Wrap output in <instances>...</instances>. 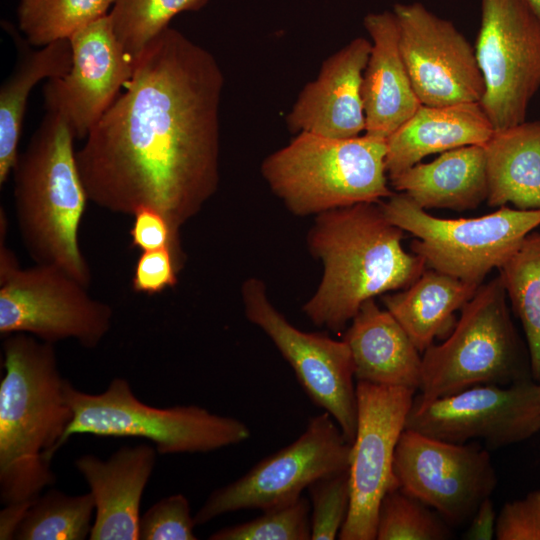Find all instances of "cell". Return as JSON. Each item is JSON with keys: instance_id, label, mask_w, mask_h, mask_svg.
Masks as SVG:
<instances>
[{"instance_id": "6da1fadb", "label": "cell", "mask_w": 540, "mask_h": 540, "mask_svg": "<svg viewBox=\"0 0 540 540\" xmlns=\"http://www.w3.org/2000/svg\"><path fill=\"white\" fill-rule=\"evenodd\" d=\"M223 86L212 53L162 31L76 151L88 200L122 215L154 208L180 232L219 185Z\"/></svg>"}, {"instance_id": "7a4b0ae2", "label": "cell", "mask_w": 540, "mask_h": 540, "mask_svg": "<svg viewBox=\"0 0 540 540\" xmlns=\"http://www.w3.org/2000/svg\"><path fill=\"white\" fill-rule=\"evenodd\" d=\"M0 382V499L34 501L56 482L51 468L73 412L54 344L26 333L4 337Z\"/></svg>"}, {"instance_id": "3957f363", "label": "cell", "mask_w": 540, "mask_h": 540, "mask_svg": "<svg viewBox=\"0 0 540 540\" xmlns=\"http://www.w3.org/2000/svg\"><path fill=\"white\" fill-rule=\"evenodd\" d=\"M404 231L379 203H358L318 214L308 246L323 263L317 291L303 312L317 326L341 331L375 296L404 289L426 269L402 245Z\"/></svg>"}, {"instance_id": "277c9868", "label": "cell", "mask_w": 540, "mask_h": 540, "mask_svg": "<svg viewBox=\"0 0 540 540\" xmlns=\"http://www.w3.org/2000/svg\"><path fill=\"white\" fill-rule=\"evenodd\" d=\"M75 135L56 110L46 113L12 169L18 231L36 264L56 266L85 287L92 272L79 244L88 196L73 147Z\"/></svg>"}, {"instance_id": "5b68a950", "label": "cell", "mask_w": 540, "mask_h": 540, "mask_svg": "<svg viewBox=\"0 0 540 540\" xmlns=\"http://www.w3.org/2000/svg\"><path fill=\"white\" fill-rule=\"evenodd\" d=\"M386 152V139L366 133L338 139L300 132L263 160L261 173L291 213L318 215L390 197Z\"/></svg>"}, {"instance_id": "8992f818", "label": "cell", "mask_w": 540, "mask_h": 540, "mask_svg": "<svg viewBox=\"0 0 540 540\" xmlns=\"http://www.w3.org/2000/svg\"><path fill=\"white\" fill-rule=\"evenodd\" d=\"M65 395L73 418L62 445L73 435L90 434L142 438L162 455L206 453L241 443L251 434L244 422L197 405H147L121 377L99 394L81 391L66 379Z\"/></svg>"}, {"instance_id": "52a82bcc", "label": "cell", "mask_w": 540, "mask_h": 540, "mask_svg": "<svg viewBox=\"0 0 540 540\" xmlns=\"http://www.w3.org/2000/svg\"><path fill=\"white\" fill-rule=\"evenodd\" d=\"M506 292L496 277L481 284L461 308L448 338L422 354V399H434L481 384L509 385L531 379L506 304ZM533 379V378H532Z\"/></svg>"}, {"instance_id": "ba28073f", "label": "cell", "mask_w": 540, "mask_h": 540, "mask_svg": "<svg viewBox=\"0 0 540 540\" xmlns=\"http://www.w3.org/2000/svg\"><path fill=\"white\" fill-rule=\"evenodd\" d=\"M7 225L0 224L1 336L26 333L51 344L73 339L97 347L112 326L110 305L56 266L22 268L6 245Z\"/></svg>"}, {"instance_id": "9c48e42d", "label": "cell", "mask_w": 540, "mask_h": 540, "mask_svg": "<svg viewBox=\"0 0 540 540\" xmlns=\"http://www.w3.org/2000/svg\"><path fill=\"white\" fill-rule=\"evenodd\" d=\"M386 218L416 237L413 253L431 269L481 285L540 226V209L505 206L474 218H440L429 214L402 192L379 202Z\"/></svg>"}, {"instance_id": "30bf717a", "label": "cell", "mask_w": 540, "mask_h": 540, "mask_svg": "<svg viewBox=\"0 0 540 540\" xmlns=\"http://www.w3.org/2000/svg\"><path fill=\"white\" fill-rule=\"evenodd\" d=\"M350 452L351 443L329 413L313 416L294 442L214 490L194 515L196 525L243 509L262 511L293 501L318 478L347 470Z\"/></svg>"}, {"instance_id": "8fae6325", "label": "cell", "mask_w": 540, "mask_h": 540, "mask_svg": "<svg viewBox=\"0 0 540 540\" xmlns=\"http://www.w3.org/2000/svg\"><path fill=\"white\" fill-rule=\"evenodd\" d=\"M485 92L479 102L494 130L526 121L540 90V21L523 0H481L475 44Z\"/></svg>"}, {"instance_id": "7c38bea8", "label": "cell", "mask_w": 540, "mask_h": 540, "mask_svg": "<svg viewBox=\"0 0 540 540\" xmlns=\"http://www.w3.org/2000/svg\"><path fill=\"white\" fill-rule=\"evenodd\" d=\"M405 428L453 443L483 440L490 449L521 442L540 431V382L481 384L429 400L415 394Z\"/></svg>"}, {"instance_id": "4fadbf2b", "label": "cell", "mask_w": 540, "mask_h": 540, "mask_svg": "<svg viewBox=\"0 0 540 540\" xmlns=\"http://www.w3.org/2000/svg\"><path fill=\"white\" fill-rule=\"evenodd\" d=\"M393 473L401 491L451 526L470 521L497 484L489 452L476 441L447 442L406 428L396 446Z\"/></svg>"}, {"instance_id": "5bb4252c", "label": "cell", "mask_w": 540, "mask_h": 540, "mask_svg": "<svg viewBox=\"0 0 540 540\" xmlns=\"http://www.w3.org/2000/svg\"><path fill=\"white\" fill-rule=\"evenodd\" d=\"M415 393L403 387L357 382V428L348 468L350 506L339 539H376L381 500L398 488L394 455Z\"/></svg>"}, {"instance_id": "9a60e30c", "label": "cell", "mask_w": 540, "mask_h": 540, "mask_svg": "<svg viewBox=\"0 0 540 540\" xmlns=\"http://www.w3.org/2000/svg\"><path fill=\"white\" fill-rule=\"evenodd\" d=\"M247 319L262 329L290 364L310 400L329 413L352 443L357 428L354 365L348 345L293 326L270 302L262 280L241 288Z\"/></svg>"}, {"instance_id": "2e32d148", "label": "cell", "mask_w": 540, "mask_h": 540, "mask_svg": "<svg viewBox=\"0 0 540 540\" xmlns=\"http://www.w3.org/2000/svg\"><path fill=\"white\" fill-rule=\"evenodd\" d=\"M399 48L422 105L480 102L484 80L475 48L452 22L419 2L393 7Z\"/></svg>"}, {"instance_id": "e0dca14e", "label": "cell", "mask_w": 540, "mask_h": 540, "mask_svg": "<svg viewBox=\"0 0 540 540\" xmlns=\"http://www.w3.org/2000/svg\"><path fill=\"white\" fill-rule=\"evenodd\" d=\"M69 40L72 66L63 77L47 81L45 108L58 111L75 138L83 139L131 78L134 62L117 40L108 14Z\"/></svg>"}, {"instance_id": "ac0fdd59", "label": "cell", "mask_w": 540, "mask_h": 540, "mask_svg": "<svg viewBox=\"0 0 540 540\" xmlns=\"http://www.w3.org/2000/svg\"><path fill=\"white\" fill-rule=\"evenodd\" d=\"M371 46L368 39L356 37L323 62L287 115L291 132L345 139L365 131L361 87Z\"/></svg>"}, {"instance_id": "d6986e66", "label": "cell", "mask_w": 540, "mask_h": 540, "mask_svg": "<svg viewBox=\"0 0 540 540\" xmlns=\"http://www.w3.org/2000/svg\"><path fill=\"white\" fill-rule=\"evenodd\" d=\"M154 446L124 445L107 460L84 454L75 468L89 486L95 503L91 540H139L143 492L157 460Z\"/></svg>"}, {"instance_id": "ffe728a7", "label": "cell", "mask_w": 540, "mask_h": 540, "mask_svg": "<svg viewBox=\"0 0 540 540\" xmlns=\"http://www.w3.org/2000/svg\"><path fill=\"white\" fill-rule=\"evenodd\" d=\"M363 24L372 44L361 87L365 133L387 139L422 104L400 52L393 11L369 13Z\"/></svg>"}, {"instance_id": "44dd1931", "label": "cell", "mask_w": 540, "mask_h": 540, "mask_svg": "<svg viewBox=\"0 0 540 540\" xmlns=\"http://www.w3.org/2000/svg\"><path fill=\"white\" fill-rule=\"evenodd\" d=\"M343 340L357 382L419 390L422 356L400 323L374 299L361 305Z\"/></svg>"}, {"instance_id": "7402d4cb", "label": "cell", "mask_w": 540, "mask_h": 540, "mask_svg": "<svg viewBox=\"0 0 540 540\" xmlns=\"http://www.w3.org/2000/svg\"><path fill=\"white\" fill-rule=\"evenodd\" d=\"M494 127L479 102L421 105L386 139L385 165L394 176L423 158L462 146H483Z\"/></svg>"}, {"instance_id": "603a6c76", "label": "cell", "mask_w": 540, "mask_h": 540, "mask_svg": "<svg viewBox=\"0 0 540 540\" xmlns=\"http://www.w3.org/2000/svg\"><path fill=\"white\" fill-rule=\"evenodd\" d=\"M392 187L421 208L474 209L487 199L485 152L481 145L458 147L428 163L389 177Z\"/></svg>"}, {"instance_id": "cb8c5ba5", "label": "cell", "mask_w": 540, "mask_h": 540, "mask_svg": "<svg viewBox=\"0 0 540 540\" xmlns=\"http://www.w3.org/2000/svg\"><path fill=\"white\" fill-rule=\"evenodd\" d=\"M483 148L487 204L540 209V121L495 130Z\"/></svg>"}, {"instance_id": "d4e9b609", "label": "cell", "mask_w": 540, "mask_h": 540, "mask_svg": "<svg viewBox=\"0 0 540 540\" xmlns=\"http://www.w3.org/2000/svg\"><path fill=\"white\" fill-rule=\"evenodd\" d=\"M18 60L0 88V186L6 183L20 153L19 142L28 97L43 79L66 75L72 66L69 39L30 50L19 37Z\"/></svg>"}, {"instance_id": "484cf974", "label": "cell", "mask_w": 540, "mask_h": 540, "mask_svg": "<svg viewBox=\"0 0 540 540\" xmlns=\"http://www.w3.org/2000/svg\"><path fill=\"white\" fill-rule=\"evenodd\" d=\"M479 286L430 268L408 287L386 293L382 301L423 353L451 327L453 314L461 310Z\"/></svg>"}, {"instance_id": "4316f807", "label": "cell", "mask_w": 540, "mask_h": 540, "mask_svg": "<svg viewBox=\"0 0 540 540\" xmlns=\"http://www.w3.org/2000/svg\"><path fill=\"white\" fill-rule=\"evenodd\" d=\"M498 270L523 327L532 378L540 382V233H529Z\"/></svg>"}, {"instance_id": "83f0119b", "label": "cell", "mask_w": 540, "mask_h": 540, "mask_svg": "<svg viewBox=\"0 0 540 540\" xmlns=\"http://www.w3.org/2000/svg\"><path fill=\"white\" fill-rule=\"evenodd\" d=\"M94 513L90 492L68 495L51 488L32 502L15 539L84 540L90 535Z\"/></svg>"}, {"instance_id": "f1b7e54d", "label": "cell", "mask_w": 540, "mask_h": 540, "mask_svg": "<svg viewBox=\"0 0 540 540\" xmlns=\"http://www.w3.org/2000/svg\"><path fill=\"white\" fill-rule=\"evenodd\" d=\"M111 5L112 0H20L18 27L29 44L43 47L69 39L107 15Z\"/></svg>"}, {"instance_id": "f546056e", "label": "cell", "mask_w": 540, "mask_h": 540, "mask_svg": "<svg viewBox=\"0 0 540 540\" xmlns=\"http://www.w3.org/2000/svg\"><path fill=\"white\" fill-rule=\"evenodd\" d=\"M210 0H112L109 18L114 34L133 62L170 21L198 11Z\"/></svg>"}, {"instance_id": "4dcf8cb0", "label": "cell", "mask_w": 540, "mask_h": 540, "mask_svg": "<svg viewBox=\"0 0 540 540\" xmlns=\"http://www.w3.org/2000/svg\"><path fill=\"white\" fill-rule=\"evenodd\" d=\"M451 535L449 524L436 511L399 488L381 500L377 540H445Z\"/></svg>"}, {"instance_id": "1f68e13d", "label": "cell", "mask_w": 540, "mask_h": 540, "mask_svg": "<svg viewBox=\"0 0 540 540\" xmlns=\"http://www.w3.org/2000/svg\"><path fill=\"white\" fill-rule=\"evenodd\" d=\"M311 505L302 495L290 502L262 510L247 522L224 527L210 540H308L311 539Z\"/></svg>"}, {"instance_id": "d6a6232c", "label": "cell", "mask_w": 540, "mask_h": 540, "mask_svg": "<svg viewBox=\"0 0 540 540\" xmlns=\"http://www.w3.org/2000/svg\"><path fill=\"white\" fill-rule=\"evenodd\" d=\"M307 489L311 502V539H336L350 506L348 469L322 476Z\"/></svg>"}, {"instance_id": "836d02e7", "label": "cell", "mask_w": 540, "mask_h": 540, "mask_svg": "<svg viewBox=\"0 0 540 540\" xmlns=\"http://www.w3.org/2000/svg\"><path fill=\"white\" fill-rule=\"evenodd\" d=\"M196 526L188 499L173 494L153 504L138 524L139 540H196Z\"/></svg>"}, {"instance_id": "e575fe53", "label": "cell", "mask_w": 540, "mask_h": 540, "mask_svg": "<svg viewBox=\"0 0 540 540\" xmlns=\"http://www.w3.org/2000/svg\"><path fill=\"white\" fill-rule=\"evenodd\" d=\"M133 218V224L129 231L131 247L141 252L169 248L180 271L185 262L180 232L160 211L151 207L137 209Z\"/></svg>"}, {"instance_id": "d590c367", "label": "cell", "mask_w": 540, "mask_h": 540, "mask_svg": "<svg viewBox=\"0 0 540 540\" xmlns=\"http://www.w3.org/2000/svg\"><path fill=\"white\" fill-rule=\"evenodd\" d=\"M497 540H540V490L507 502L497 515Z\"/></svg>"}, {"instance_id": "8d00e7d4", "label": "cell", "mask_w": 540, "mask_h": 540, "mask_svg": "<svg viewBox=\"0 0 540 540\" xmlns=\"http://www.w3.org/2000/svg\"><path fill=\"white\" fill-rule=\"evenodd\" d=\"M178 272L169 248L145 251L136 261L131 286L136 293L156 295L177 284Z\"/></svg>"}, {"instance_id": "74e56055", "label": "cell", "mask_w": 540, "mask_h": 540, "mask_svg": "<svg viewBox=\"0 0 540 540\" xmlns=\"http://www.w3.org/2000/svg\"><path fill=\"white\" fill-rule=\"evenodd\" d=\"M497 515L491 498L485 499L470 520L464 534L468 540H491L496 535Z\"/></svg>"}, {"instance_id": "f35d334b", "label": "cell", "mask_w": 540, "mask_h": 540, "mask_svg": "<svg viewBox=\"0 0 540 540\" xmlns=\"http://www.w3.org/2000/svg\"><path fill=\"white\" fill-rule=\"evenodd\" d=\"M32 502L4 505V509L0 512L1 540L15 539L16 532Z\"/></svg>"}, {"instance_id": "ab89813d", "label": "cell", "mask_w": 540, "mask_h": 540, "mask_svg": "<svg viewBox=\"0 0 540 540\" xmlns=\"http://www.w3.org/2000/svg\"><path fill=\"white\" fill-rule=\"evenodd\" d=\"M540 21V0H523Z\"/></svg>"}]
</instances>
